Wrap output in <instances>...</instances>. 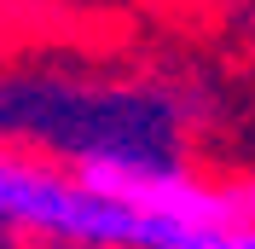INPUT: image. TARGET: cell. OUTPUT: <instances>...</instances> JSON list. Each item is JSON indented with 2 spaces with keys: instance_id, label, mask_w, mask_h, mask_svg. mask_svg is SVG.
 Returning a JSON list of instances; mask_svg holds the SVG:
<instances>
[{
  "instance_id": "obj_1",
  "label": "cell",
  "mask_w": 255,
  "mask_h": 249,
  "mask_svg": "<svg viewBox=\"0 0 255 249\" xmlns=\"http://www.w3.org/2000/svg\"><path fill=\"white\" fill-rule=\"evenodd\" d=\"M0 220L81 249H255V226L139 220L93 191H81L70 174H47L29 162H12V156H0Z\"/></svg>"
},
{
  "instance_id": "obj_2",
  "label": "cell",
  "mask_w": 255,
  "mask_h": 249,
  "mask_svg": "<svg viewBox=\"0 0 255 249\" xmlns=\"http://www.w3.org/2000/svg\"><path fill=\"white\" fill-rule=\"evenodd\" d=\"M70 180L93 197L116 203L139 220H180V226H250L238 209V191L226 186H197L191 174L168 168V162H151V156L133 151H81L70 162Z\"/></svg>"
},
{
  "instance_id": "obj_3",
  "label": "cell",
  "mask_w": 255,
  "mask_h": 249,
  "mask_svg": "<svg viewBox=\"0 0 255 249\" xmlns=\"http://www.w3.org/2000/svg\"><path fill=\"white\" fill-rule=\"evenodd\" d=\"M232 191H238V209H244V220L255 226V180H250V186H232Z\"/></svg>"
}]
</instances>
